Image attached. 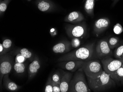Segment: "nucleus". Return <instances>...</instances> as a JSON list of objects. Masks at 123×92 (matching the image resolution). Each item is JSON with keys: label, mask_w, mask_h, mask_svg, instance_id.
<instances>
[{"label": "nucleus", "mask_w": 123, "mask_h": 92, "mask_svg": "<svg viewBox=\"0 0 123 92\" xmlns=\"http://www.w3.org/2000/svg\"><path fill=\"white\" fill-rule=\"evenodd\" d=\"M89 88L93 92H102L116 86L115 81L104 70L101 75L93 79L86 77Z\"/></svg>", "instance_id": "nucleus-1"}, {"label": "nucleus", "mask_w": 123, "mask_h": 92, "mask_svg": "<svg viewBox=\"0 0 123 92\" xmlns=\"http://www.w3.org/2000/svg\"><path fill=\"white\" fill-rule=\"evenodd\" d=\"M94 43L84 45L77 50L66 54L59 58V61H83L91 60L94 53Z\"/></svg>", "instance_id": "nucleus-2"}, {"label": "nucleus", "mask_w": 123, "mask_h": 92, "mask_svg": "<svg viewBox=\"0 0 123 92\" xmlns=\"http://www.w3.org/2000/svg\"><path fill=\"white\" fill-rule=\"evenodd\" d=\"M85 73L80 68L73 76L69 86L68 92H90Z\"/></svg>", "instance_id": "nucleus-3"}, {"label": "nucleus", "mask_w": 123, "mask_h": 92, "mask_svg": "<svg viewBox=\"0 0 123 92\" xmlns=\"http://www.w3.org/2000/svg\"><path fill=\"white\" fill-rule=\"evenodd\" d=\"M86 77L93 79L101 75L104 71L101 62L98 60L85 61L81 68Z\"/></svg>", "instance_id": "nucleus-4"}, {"label": "nucleus", "mask_w": 123, "mask_h": 92, "mask_svg": "<svg viewBox=\"0 0 123 92\" xmlns=\"http://www.w3.org/2000/svg\"><path fill=\"white\" fill-rule=\"evenodd\" d=\"M101 63L104 70L111 76L121 66L123 59H114L109 57L101 60Z\"/></svg>", "instance_id": "nucleus-5"}, {"label": "nucleus", "mask_w": 123, "mask_h": 92, "mask_svg": "<svg viewBox=\"0 0 123 92\" xmlns=\"http://www.w3.org/2000/svg\"><path fill=\"white\" fill-rule=\"evenodd\" d=\"M112 54L107 40L101 39L98 42L95 50V54L98 58L102 60L111 57Z\"/></svg>", "instance_id": "nucleus-6"}, {"label": "nucleus", "mask_w": 123, "mask_h": 92, "mask_svg": "<svg viewBox=\"0 0 123 92\" xmlns=\"http://www.w3.org/2000/svg\"><path fill=\"white\" fill-rule=\"evenodd\" d=\"M65 29L67 34L72 38H83L87 33V27L85 23L68 25Z\"/></svg>", "instance_id": "nucleus-7"}, {"label": "nucleus", "mask_w": 123, "mask_h": 92, "mask_svg": "<svg viewBox=\"0 0 123 92\" xmlns=\"http://www.w3.org/2000/svg\"><path fill=\"white\" fill-rule=\"evenodd\" d=\"M12 69V63L10 57L7 55L0 56V83L2 86L4 76L9 74Z\"/></svg>", "instance_id": "nucleus-8"}, {"label": "nucleus", "mask_w": 123, "mask_h": 92, "mask_svg": "<svg viewBox=\"0 0 123 92\" xmlns=\"http://www.w3.org/2000/svg\"><path fill=\"white\" fill-rule=\"evenodd\" d=\"M85 61H62L60 66L62 69L72 72H76L83 66Z\"/></svg>", "instance_id": "nucleus-9"}, {"label": "nucleus", "mask_w": 123, "mask_h": 92, "mask_svg": "<svg viewBox=\"0 0 123 92\" xmlns=\"http://www.w3.org/2000/svg\"><path fill=\"white\" fill-rule=\"evenodd\" d=\"M110 24V19L107 18H101L97 20L94 25V32L98 35L106 30Z\"/></svg>", "instance_id": "nucleus-10"}, {"label": "nucleus", "mask_w": 123, "mask_h": 92, "mask_svg": "<svg viewBox=\"0 0 123 92\" xmlns=\"http://www.w3.org/2000/svg\"><path fill=\"white\" fill-rule=\"evenodd\" d=\"M61 75V80L60 84L61 92H68L70 83L73 74L70 72H63Z\"/></svg>", "instance_id": "nucleus-11"}, {"label": "nucleus", "mask_w": 123, "mask_h": 92, "mask_svg": "<svg viewBox=\"0 0 123 92\" xmlns=\"http://www.w3.org/2000/svg\"><path fill=\"white\" fill-rule=\"evenodd\" d=\"M71 47L70 42L65 41L55 44L52 47V50L55 53H65L70 51Z\"/></svg>", "instance_id": "nucleus-12"}, {"label": "nucleus", "mask_w": 123, "mask_h": 92, "mask_svg": "<svg viewBox=\"0 0 123 92\" xmlns=\"http://www.w3.org/2000/svg\"><path fill=\"white\" fill-rule=\"evenodd\" d=\"M85 19L83 15L80 11H73L67 15L64 21L70 23H77L82 21Z\"/></svg>", "instance_id": "nucleus-13"}, {"label": "nucleus", "mask_w": 123, "mask_h": 92, "mask_svg": "<svg viewBox=\"0 0 123 92\" xmlns=\"http://www.w3.org/2000/svg\"><path fill=\"white\" fill-rule=\"evenodd\" d=\"M41 65L38 58L34 60L30 64L28 68V77L29 80L35 76L40 68Z\"/></svg>", "instance_id": "nucleus-14"}, {"label": "nucleus", "mask_w": 123, "mask_h": 92, "mask_svg": "<svg viewBox=\"0 0 123 92\" xmlns=\"http://www.w3.org/2000/svg\"><path fill=\"white\" fill-rule=\"evenodd\" d=\"M3 84L6 88L9 91H16L20 88L21 87L11 81L9 77V74L4 76L3 78Z\"/></svg>", "instance_id": "nucleus-15"}, {"label": "nucleus", "mask_w": 123, "mask_h": 92, "mask_svg": "<svg viewBox=\"0 0 123 92\" xmlns=\"http://www.w3.org/2000/svg\"><path fill=\"white\" fill-rule=\"evenodd\" d=\"M115 82L123 84V64L117 71L110 76Z\"/></svg>", "instance_id": "nucleus-16"}, {"label": "nucleus", "mask_w": 123, "mask_h": 92, "mask_svg": "<svg viewBox=\"0 0 123 92\" xmlns=\"http://www.w3.org/2000/svg\"><path fill=\"white\" fill-rule=\"evenodd\" d=\"M96 0H86L85 2L84 9L86 12L91 17L94 16V8Z\"/></svg>", "instance_id": "nucleus-17"}, {"label": "nucleus", "mask_w": 123, "mask_h": 92, "mask_svg": "<svg viewBox=\"0 0 123 92\" xmlns=\"http://www.w3.org/2000/svg\"><path fill=\"white\" fill-rule=\"evenodd\" d=\"M37 6L38 9L43 12L48 11L49 10L51 9L52 7V6L51 3L45 0H42L39 2L38 3Z\"/></svg>", "instance_id": "nucleus-18"}, {"label": "nucleus", "mask_w": 123, "mask_h": 92, "mask_svg": "<svg viewBox=\"0 0 123 92\" xmlns=\"http://www.w3.org/2000/svg\"><path fill=\"white\" fill-rule=\"evenodd\" d=\"M119 39L117 37H112L108 40V43L110 48L113 49L119 45Z\"/></svg>", "instance_id": "nucleus-19"}, {"label": "nucleus", "mask_w": 123, "mask_h": 92, "mask_svg": "<svg viewBox=\"0 0 123 92\" xmlns=\"http://www.w3.org/2000/svg\"><path fill=\"white\" fill-rule=\"evenodd\" d=\"M113 55L116 59H123V44L115 49L113 53Z\"/></svg>", "instance_id": "nucleus-20"}, {"label": "nucleus", "mask_w": 123, "mask_h": 92, "mask_svg": "<svg viewBox=\"0 0 123 92\" xmlns=\"http://www.w3.org/2000/svg\"><path fill=\"white\" fill-rule=\"evenodd\" d=\"M14 70L18 74H22L25 71V66L23 63H16L14 66Z\"/></svg>", "instance_id": "nucleus-21"}, {"label": "nucleus", "mask_w": 123, "mask_h": 92, "mask_svg": "<svg viewBox=\"0 0 123 92\" xmlns=\"http://www.w3.org/2000/svg\"><path fill=\"white\" fill-rule=\"evenodd\" d=\"M62 75L59 71L55 72L52 77V79L53 81L60 85Z\"/></svg>", "instance_id": "nucleus-22"}, {"label": "nucleus", "mask_w": 123, "mask_h": 92, "mask_svg": "<svg viewBox=\"0 0 123 92\" xmlns=\"http://www.w3.org/2000/svg\"><path fill=\"white\" fill-rule=\"evenodd\" d=\"M22 56L27 58L29 59L31 58L32 56V53L29 50L26 48H23L20 49L19 51V53Z\"/></svg>", "instance_id": "nucleus-23"}, {"label": "nucleus", "mask_w": 123, "mask_h": 92, "mask_svg": "<svg viewBox=\"0 0 123 92\" xmlns=\"http://www.w3.org/2000/svg\"><path fill=\"white\" fill-rule=\"evenodd\" d=\"M44 92H53L52 80L51 77H50L46 83Z\"/></svg>", "instance_id": "nucleus-24"}, {"label": "nucleus", "mask_w": 123, "mask_h": 92, "mask_svg": "<svg viewBox=\"0 0 123 92\" xmlns=\"http://www.w3.org/2000/svg\"><path fill=\"white\" fill-rule=\"evenodd\" d=\"M113 31L115 34L119 35L123 32V28L122 26L119 23H117L114 26Z\"/></svg>", "instance_id": "nucleus-25"}, {"label": "nucleus", "mask_w": 123, "mask_h": 92, "mask_svg": "<svg viewBox=\"0 0 123 92\" xmlns=\"http://www.w3.org/2000/svg\"><path fill=\"white\" fill-rule=\"evenodd\" d=\"M2 45L4 47L5 53L9 49L12 45V41L9 39H6L3 41Z\"/></svg>", "instance_id": "nucleus-26"}, {"label": "nucleus", "mask_w": 123, "mask_h": 92, "mask_svg": "<svg viewBox=\"0 0 123 92\" xmlns=\"http://www.w3.org/2000/svg\"><path fill=\"white\" fill-rule=\"evenodd\" d=\"M71 46L74 48H76L80 46L81 42L79 38H72L71 42Z\"/></svg>", "instance_id": "nucleus-27"}, {"label": "nucleus", "mask_w": 123, "mask_h": 92, "mask_svg": "<svg viewBox=\"0 0 123 92\" xmlns=\"http://www.w3.org/2000/svg\"><path fill=\"white\" fill-rule=\"evenodd\" d=\"M8 0H5V1L1 2L0 4V15H2V13H4L6 11L8 5Z\"/></svg>", "instance_id": "nucleus-28"}, {"label": "nucleus", "mask_w": 123, "mask_h": 92, "mask_svg": "<svg viewBox=\"0 0 123 92\" xmlns=\"http://www.w3.org/2000/svg\"><path fill=\"white\" fill-rule=\"evenodd\" d=\"M27 59V58H25L24 56H22L20 53H18L16 55L15 61H16V63L19 62V63H23L26 61Z\"/></svg>", "instance_id": "nucleus-29"}, {"label": "nucleus", "mask_w": 123, "mask_h": 92, "mask_svg": "<svg viewBox=\"0 0 123 92\" xmlns=\"http://www.w3.org/2000/svg\"><path fill=\"white\" fill-rule=\"evenodd\" d=\"M52 86H53V92H60V85L55 83L52 81Z\"/></svg>", "instance_id": "nucleus-30"}, {"label": "nucleus", "mask_w": 123, "mask_h": 92, "mask_svg": "<svg viewBox=\"0 0 123 92\" xmlns=\"http://www.w3.org/2000/svg\"><path fill=\"white\" fill-rule=\"evenodd\" d=\"M4 53H5L4 47H3L2 44L0 43V56H2V55H3Z\"/></svg>", "instance_id": "nucleus-31"}, {"label": "nucleus", "mask_w": 123, "mask_h": 92, "mask_svg": "<svg viewBox=\"0 0 123 92\" xmlns=\"http://www.w3.org/2000/svg\"><path fill=\"white\" fill-rule=\"evenodd\" d=\"M50 33H51V35L52 36H55L56 35L57 32L56 31L55 29L52 28L50 30Z\"/></svg>", "instance_id": "nucleus-32"}, {"label": "nucleus", "mask_w": 123, "mask_h": 92, "mask_svg": "<svg viewBox=\"0 0 123 92\" xmlns=\"http://www.w3.org/2000/svg\"><path fill=\"white\" fill-rule=\"evenodd\" d=\"M119 0H114V2L113 3V6H114L118 2Z\"/></svg>", "instance_id": "nucleus-33"}, {"label": "nucleus", "mask_w": 123, "mask_h": 92, "mask_svg": "<svg viewBox=\"0 0 123 92\" xmlns=\"http://www.w3.org/2000/svg\"><path fill=\"white\" fill-rule=\"evenodd\" d=\"M28 0V1H30V0Z\"/></svg>", "instance_id": "nucleus-34"}, {"label": "nucleus", "mask_w": 123, "mask_h": 92, "mask_svg": "<svg viewBox=\"0 0 123 92\" xmlns=\"http://www.w3.org/2000/svg\"></svg>", "instance_id": "nucleus-35"}]
</instances>
